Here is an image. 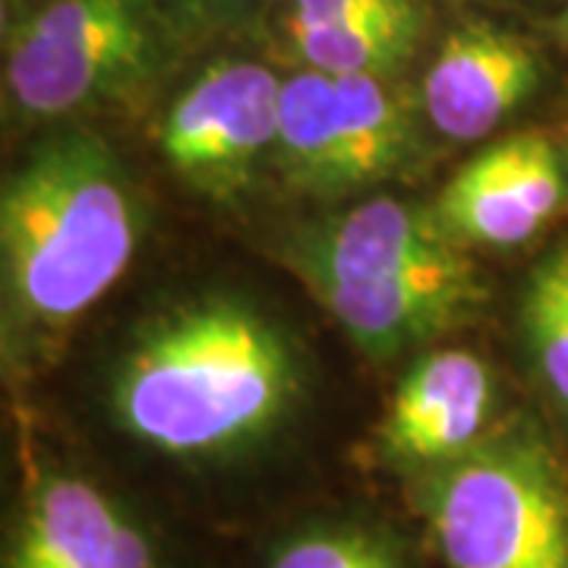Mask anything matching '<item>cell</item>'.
<instances>
[{
  "instance_id": "obj_1",
  "label": "cell",
  "mask_w": 568,
  "mask_h": 568,
  "mask_svg": "<svg viewBox=\"0 0 568 568\" xmlns=\"http://www.w3.org/2000/svg\"><path fill=\"white\" fill-rule=\"evenodd\" d=\"M140 237L136 186L102 136L63 130L32 145L0 196L7 364L54 357L121 282Z\"/></svg>"
},
{
  "instance_id": "obj_2",
  "label": "cell",
  "mask_w": 568,
  "mask_h": 568,
  "mask_svg": "<svg viewBox=\"0 0 568 568\" xmlns=\"http://www.w3.org/2000/svg\"><path fill=\"white\" fill-rule=\"evenodd\" d=\"M301 373L282 332L237 301H200L155 323L123 357L114 417L171 458H224L282 424Z\"/></svg>"
},
{
  "instance_id": "obj_3",
  "label": "cell",
  "mask_w": 568,
  "mask_h": 568,
  "mask_svg": "<svg viewBox=\"0 0 568 568\" xmlns=\"http://www.w3.org/2000/svg\"><path fill=\"white\" fill-rule=\"evenodd\" d=\"M410 496L448 568H568V474L534 426L414 474Z\"/></svg>"
},
{
  "instance_id": "obj_4",
  "label": "cell",
  "mask_w": 568,
  "mask_h": 568,
  "mask_svg": "<svg viewBox=\"0 0 568 568\" xmlns=\"http://www.w3.org/2000/svg\"><path fill=\"white\" fill-rule=\"evenodd\" d=\"M155 0H41L10 32L3 85L32 121H61L149 85L164 63Z\"/></svg>"
},
{
  "instance_id": "obj_5",
  "label": "cell",
  "mask_w": 568,
  "mask_h": 568,
  "mask_svg": "<svg viewBox=\"0 0 568 568\" xmlns=\"http://www.w3.org/2000/svg\"><path fill=\"white\" fill-rule=\"evenodd\" d=\"M414 133L379 77L304 70L282 82L275 162L284 181L316 196H338L392 178L407 162Z\"/></svg>"
},
{
  "instance_id": "obj_6",
  "label": "cell",
  "mask_w": 568,
  "mask_h": 568,
  "mask_svg": "<svg viewBox=\"0 0 568 568\" xmlns=\"http://www.w3.org/2000/svg\"><path fill=\"white\" fill-rule=\"evenodd\" d=\"M278 99L282 80L260 63L209 67L164 114L162 155L183 181L222 196L275 149Z\"/></svg>"
},
{
  "instance_id": "obj_7",
  "label": "cell",
  "mask_w": 568,
  "mask_h": 568,
  "mask_svg": "<svg viewBox=\"0 0 568 568\" xmlns=\"http://www.w3.org/2000/svg\"><path fill=\"white\" fill-rule=\"evenodd\" d=\"M3 568H164L140 518L95 480L32 465Z\"/></svg>"
},
{
  "instance_id": "obj_8",
  "label": "cell",
  "mask_w": 568,
  "mask_h": 568,
  "mask_svg": "<svg viewBox=\"0 0 568 568\" xmlns=\"http://www.w3.org/2000/svg\"><path fill=\"white\" fill-rule=\"evenodd\" d=\"M566 190L556 145L544 133H518L470 159L433 212L462 244L518 246L556 219Z\"/></svg>"
},
{
  "instance_id": "obj_9",
  "label": "cell",
  "mask_w": 568,
  "mask_h": 568,
  "mask_svg": "<svg viewBox=\"0 0 568 568\" xmlns=\"http://www.w3.org/2000/svg\"><path fill=\"white\" fill-rule=\"evenodd\" d=\"M335 323L373 357H395L462 325L484 301V282L465 250L369 282L306 284Z\"/></svg>"
},
{
  "instance_id": "obj_10",
  "label": "cell",
  "mask_w": 568,
  "mask_h": 568,
  "mask_svg": "<svg viewBox=\"0 0 568 568\" xmlns=\"http://www.w3.org/2000/svg\"><path fill=\"white\" fill-rule=\"evenodd\" d=\"M493 376L470 351H433L407 369L379 424V452L410 477L487 436Z\"/></svg>"
},
{
  "instance_id": "obj_11",
  "label": "cell",
  "mask_w": 568,
  "mask_h": 568,
  "mask_svg": "<svg viewBox=\"0 0 568 568\" xmlns=\"http://www.w3.org/2000/svg\"><path fill=\"white\" fill-rule=\"evenodd\" d=\"M537 80L540 61L528 41L489 22H467L426 70V118L448 140H484L528 99Z\"/></svg>"
},
{
  "instance_id": "obj_12",
  "label": "cell",
  "mask_w": 568,
  "mask_h": 568,
  "mask_svg": "<svg viewBox=\"0 0 568 568\" xmlns=\"http://www.w3.org/2000/svg\"><path fill=\"white\" fill-rule=\"evenodd\" d=\"M465 250L436 212L398 200H369L304 237L291 265L306 284L369 282Z\"/></svg>"
},
{
  "instance_id": "obj_13",
  "label": "cell",
  "mask_w": 568,
  "mask_h": 568,
  "mask_svg": "<svg viewBox=\"0 0 568 568\" xmlns=\"http://www.w3.org/2000/svg\"><path fill=\"white\" fill-rule=\"evenodd\" d=\"M420 32L417 0L405 7L379 10L361 20L294 32L287 41L306 70H320L332 77H386L405 61Z\"/></svg>"
},
{
  "instance_id": "obj_14",
  "label": "cell",
  "mask_w": 568,
  "mask_h": 568,
  "mask_svg": "<svg viewBox=\"0 0 568 568\" xmlns=\"http://www.w3.org/2000/svg\"><path fill=\"white\" fill-rule=\"evenodd\" d=\"M521 325L530 364L568 410V244L556 246L530 272Z\"/></svg>"
},
{
  "instance_id": "obj_15",
  "label": "cell",
  "mask_w": 568,
  "mask_h": 568,
  "mask_svg": "<svg viewBox=\"0 0 568 568\" xmlns=\"http://www.w3.org/2000/svg\"><path fill=\"white\" fill-rule=\"evenodd\" d=\"M265 568H410V562L386 530L342 518L287 534Z\"/></svg>"
},
{
  "instance_id": "obj_16",
  "label": "cell",
  "mask_w": 568,
  "mask_h": 568,
  "mask_svg": "<svg viewBox=\"0 0 568 568\" xmlns=\"http://www.w3.org/2000/svg\"><path fill=\"white\" fill-rule=\"evenodd\" d=\"M405 3H414V0H291V13L284 20V36L361 20V17L392 10V7H405Z\"/></svg>"
},
{
  "instance_id": "obj_17",
  "label": "cell",
  "mask_w": 568,
  "mask_h": 568,
  "mask_svg": "<svg viewBox=\"0 0 568 568\" xmlns=\"http://www.w3.org/2000/svg\"><path fill=\"white\" fill-rule=\"evenodd\" d=\"M566 29H568V13H566Z\"/></svg>"
}]
</instances>
